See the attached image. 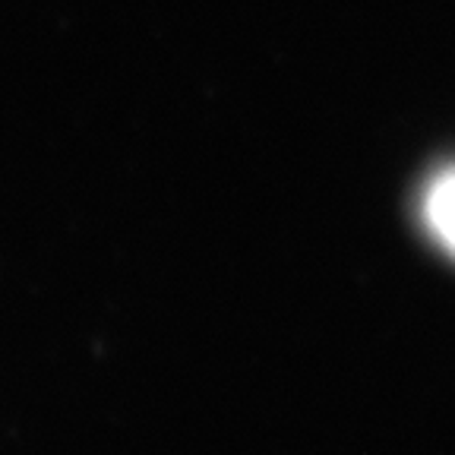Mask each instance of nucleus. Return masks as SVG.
<instances>
[{"mask_svg":"<svg viewBox=\"0 0 455 455\" xmlns=\"http://www.w3.org/2000/svg\"><path fill=\"white\" fill-rule=\"evenodd\" d=\"M420 219L436 247H443L455 259V164L436 171L427 180L420 196Z\"/></svg>","mask_w":455,"mask_h":455,"instance_id":"obj_1","label":"nucleus"}]
</instances>
